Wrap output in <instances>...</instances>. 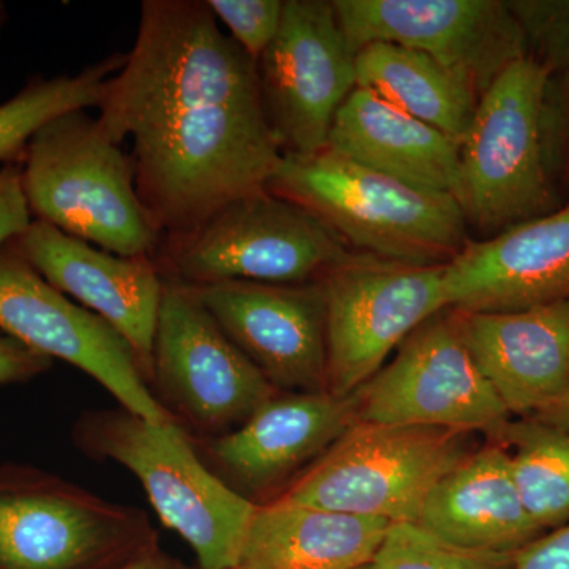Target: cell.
<instances>
[{
	"label": "cell",
	"instance_id": "1",
	"mask_svg": "<svg viewBox=\"0 0 569 569\" xmlns=\"http://www.w3.org/2000/svg\"><path fill=\"white\" fill-rule=\"evenodd\" d=\"M99 121L132 141L134 178L163 239L268 187L282 162L257 63L206 0H144L133 48L110 78Z\"/></svg>",
	"mask_w": 569,
	"mask_h": 569
},
{
	"label": "cell",
	"instance_id": "2",
	"mask_svg": "<svg viewBox=\"0 0 569 569\" xmlns=\"http://www.w3.org/2000/svg\"><path fill=\"white\" fill-rule=\"evenodd\" d=\"M266 189L313 213L353 252L378 260L448 264L473 239L451 194L397 181L328 149L283 153Z\"/></svg>",
	"mask_w": 569,
	"mask_h": 569
},
{
	"label": "cell",
	"instance_id": "3",
	"mask_svg": "<svg viewBox=\"0 0 569 569\" xmlns=\"http://www.w3.org/2000/svg\"><path fill=\"white\" fill-rule=\"evenodd\" d=\"M73 441L89 458L132 471L201 569L239 567L258 505L213 473L181 425H156L126 408H108L81 415Z\"/></svg>",
	"mask_w": 569,
	"mask_h": 569
},
{
	"label": "cell",
	"instance_id": "4",
	"mask_svg": "<svg viewBox=\"0 0 569 569\" xmlns=\"http://www.w3.org/2000/svg\"><path fill=\"white\" fill-rule=\"evenodd\" d=\"M21 182L32 220L122 257L156 258L162 246L132 156L86 110L41 127L22 157Z\"/></svg>",
	"mask_w": 569,
	"mask_h": 569
},
{
	"label": "cell",
	"instance_id": "5",
	"mask_svg": "<svg viewBox=\"0 0 569 569\" xmlns=\"http://www.w3.org/2000/svg\"><path fill=\"white\" fill-rule=\"evenodd\" d=\"M549 77L523 58L479 99L460 141L459 204L471 238H492L565 204L550 176L542 132Z\"/></svg>",
	"mask_w": 569,
	"mask_h": 569
},
{
	"label": "cell",
	"instance_id": "6",
	"mask_svg": "<svg viewBox=\"0 0 569 569\" xmlns=\"http://www.w3.org/2000/svg\"><path fill=\"white\" fill-rule=\"evenodd\" d=\"M358 254L313 213L264 189L224 204L192 233L162 239L153 260L164 277L194 287L320 282Z\"/></svg>",
	"mask_w": 569,
	"mask_h": 569
},
{
	"label": "cell",
	"instance_id": "7",
	"mask_svg": "<svg viewBox=\"0 0 569 569\" xmlns=\"http://www.w3.org/2000/svg\"><path fill=\"white\" fill-rule=\"evenodd\" d=\"M153 546L141 509L37 467L0 466V569H121Z\"/></svg>",
	"mask_w": 569,
	"mask_h": 569
},
{
	"label": "cell",
	"instance_id": "8",
	"mask_svg": "<svg viewBox=\"0 0 569 569\" xmlns=\"http://www.w3.org/2000/svg\"><path fill=\"white\" fill-rule=\"evenodd\" d=\"M468 436L437 427L358 422L277 498L415 523L433 486L471 455Z\"/></svg>",
	"mask_w": 569,
	"mask_h": 569
},
{
	"label": "cell",
	"instance_id": "9",
	"mask_svg": "<svg viewBox=\"0 0 569 569\" xmlns=\"http://www.w3.org/2000/svg\"><path fill=\"white\" fill-rule=\"evenodd\" d=\"M151 388L194 440L233 432L277 389L223 335L190 288L164 277Z\"/></svg>",
	"mask_w": 569,
	"mask_h": 569
},
{
	"label": "cell",
	"instance_id": "10",
	"mask_svg": "<svg viewBox=\"0 0 569 569\" xmlns=\"http://www.w3.org/2000/svg\"><path fill=\"white\" fill-rule=\"evenodd\" d=\"M445 264L413 266L358 254L321 280L328 392L353 396L430 317L448 309Z\"/></svg>",
	"mask_w": 569,
	"mask_h": 569
},
{
	"label": "cell",
	"instance_id": "11",
	"mask_svg": "<svg viewBox=\"0 0 569 569\" xmlns=\"http://www.w3.org/2000/svg\"><path fill=\"white\" fill-rule=\"evenodd\" d=\"M361 425L437 427L493 436L509 421L451 309L425 321L353 396Z\"/></svg>",
	"mask_w": 569,
	"mask_h": 569
},
{
	"label": "cell",
	"instance_id": "12",
	"mask_svg": "<svg viewBox=\"0 0 569 569\" xmlns=\"http://www.w3.org/2000/svg\"><path fill=\"white\" fill-rule=\"evenodd\" d=\"M355 58L332 0H284L279 32L257 62L266 119L283 153L325 151L358 86Z\"/></svg>",
	"mask_w": 569,
	"mask_h": 569
},
{
	"label": "cell",
	"instance_id": "13",
	"mask_svg": "<svg viewBox=\"0 0 569 569\" xmlns=\"http://www.w3.org/2000/svg\"><path fill=\"white\" fill-rule=\"evenodd\" d=\"M0 329L47 358L92 377L138 417L176 422L153 396L132 348L107 321L56 290L13 241L0 246Z\"/></svg>",
	"mask_w": 569,
	"mask_h": 569
},
{
	"label": "cell",
	"instance_id": "14",
	"mask_svg": "<svg viewBox=\"0 0 569 569\" xmlns=\"http://www.w3.org/2000/svg\"><path fill=\"white\" fill-rule=\"evenodd\" d=\"M355 52L391 43L422 52L466 78L479 99L512 63L529 58L508 0H332Z\"/></svg>",
	"mask_w": 569,
	"mask_h": 569
},
{
	"label": "cell",
	"instance_id": "15",
	"mask_svg": "<svg viewBox=\"0 0 569 569\" xmlns=\"http://www.w3.org/2000/svg\"><path fill=\"white\" fill-rule=\"evenodd\" d=\"M187 287L277 391L328 392L326 296L321 280H230Z\"/></svg>",
	"mask_w": 569,
	"mask_h": 569
},
{
	"label": "cell",
	"instance_id": "16",
	"mask_svg": "<svg viewBox=\"0 0 569 569\" xmlns=\"http://www.w3.org/2000/svg\"><path fill=\"white\" fill-rule=\"evenodd\" d=\"M356 425L351 396L277 392L233 432L193 441L231 489L249 500L269 493L271 501Z\"/></svg>",
	"mask_w": 569,
	"mask_h": 569
},
{
	"label": "cell",
	"instance_id": "17",
	"mask_svg": "<svg viewBox=\"0 0 569 569\" xmlns=\"http://www.w3.org/2000/svg\"><path fill=\"white\" fill-rule=\"evenodd\" d=\"M14 244L56 290L119 332L151 383L164 284L157 261L107 252L40 220H32Z\"/></svg>",
	"mask_w": 569,
	"mask_h": 569
},
{
	"label": "cell",
	"instance_id": "18",
	"mask_svg": "<svg viewBox=\"0 0 569 569\" xmlns=\"http://www.w3.org/2000/svg\"><path fill=\"white\" fill-rule=\"evenodd\" d=\"M448 309L512 312L569 299V201L488 239L445 264Z\"/></svg>",
	"mask_w": 569,
	"mask_h": 569
},
{
	"label": "cell",
	"instance_id": "19",
	"mask_svg": "<svg viewBox=\"0 0 569 569\" xmlns=\"http://www.w3.org/2000/svg\"><path fill=\"white\" fill-rule=\"evenodd\" d=\"M452 312L471 358L509 415L533 417L567 395L569 299L512 312Z\"/></svg>",
	"mask_w": 569,
	"mask_h": 569
},
{
	"label": "cell",
	"instance_id": "20",
	"mask_svg": "<svg viewBox=\"0 0 569 569\" xmlns=\"http://www.w3.org/2000/svg\"><path fill=\"white\" fill-rule=\"evenodd\" d=\"M417 526L456 546L482 553H518L541 537L520 498L501 445L467 456L433 486Z\"/></svg>",
	"mask_w": 569,
	"mask_h": 569
},
{
	"label": "cell",
	"instance_id": "21",
	"mask_svg": "<svg viewBox=\"0 0 569 569\" xmlns=\"http://www.w3.org/2000/svg\"><path fill=\"white\" fill-rule=\"evenodd\" d=\"M328 151L459 203L460 142L358 88L337 111Z\"/></svg>",
	"mask_w": 569,
	"mask_h": 569
},
{
	"label": "cell",
	"instance_id": "22",
	"mask_svg": "<svg viewBox=\"0 0 569 569\" xmlns=\"http://www.w3.org/2000/svg\"><path fill=\"white\" fill-rule=\"evenodd\" d=\"M391 523L274 498L258 505L242 569H362L370 567Z\"/></svg>",
	"mask_w": 569,
	"mask_h": 569
},
{
	"label": "cell",
	"instance_id": "23",
	"mask_svg": "<svg viewBox=\"0 0 569 569\" xmlns=\"http://www.w3.org/2000/svg\"><path fill=\"white\" fill-rule=\"evenodd\" d=\"M356 82L385 102L459 142L477 112L479 96L456 71L422 52L391 43L356 51Z\"/></svg>",
	"mask_w": 569,
	"mask_h": 569
},
{
	"label": "cell",
	"instance_id": "24",
	"mask_svg": "<svg viewBox=\"0 0 569 569\" xmlns=\"http://www.w3.org/2000/svg\"><path fill=\"white\" fill-rule=\"evenodd\" d=\"M493 437L507 449L512 479L539 530L569 522V432L535 418L509 421Z\"/></svg>",
	"mask_w": 569,
	"mask_h": 569
},
{
	"label": "cell",
	"instance_id": "25",
	"mask_svg": "<svg viewBox=\"0 0 569 569\" xmlns=\"http://www.w3.org/2000/svg\"><path fill=\"white\" fill-rule=\"evenodd\" d=\"M127 52H112L77 74L33 77L0 103V167L21 163L41 127L66 112L100 107L108 81L122 69Z\"/></svg>",
	"mask_w": 569,
	"mask_h": 569
},
{
	"label": "cell",
	"instance_id": "26",
	"mask_svg": "<svg viewBox=\"0 0 569 569\" xmlns=\"http://www.w3.org/2000/svg\"><path fill=\"white\" fill-rule=\"evenodd\" d=\"M512 553L456 548L413 522L391 523L369 569H515Z\"/></svg>",
	"mask_w": 569,
	"mask_h": 569
},
{
	"label": "cell",
	"instance_id": "27",
	"mask_svg": "<svg viewBox=\"0 0 569 569\" xmlns=\"http://www.w3.org/2000/svg\"><path fill=\"white\" fill-rule=\"evenodd\" d=\"M529 58L549 74L569 71V0H508Z\"/></svg>",
	"mask_w": 569,
	"mask_h": 569
},
{
	"label": "cell",
	"instance_id": "28",
	"mask_svg": "<svg viewBox=\"0 0 569 569\" xmlns=\"http://www.w3.org/2000/svg\"><path fill=\"white\" fill-rule=\"evenodd\" d=\"M213 18L227 28L228 37L254 63L279 32L284 0H206Z\"/></svg>",
	"mask_w": 569,
	"mask_h": 569
},
{
	"label": "cell",
	"instance_id": "29",
	"mask_svg": "<svg viewBox=\"0 0 569 569\" xmlns=\"http://www.w3.org/2000/svg\"><path fill=\"white\" fill-rule=\"evenodd\" d=\"M542 132L550 176L569 201V71L550 74L542 104Z\"/></svg>",
	"mask_w": 569,
	"mask_h": 569
},
{
	"label": "cell",
	"instance_id": "30",
	"mask_svg": "<svg viewBox=\"0 0 569 569\" xmlns=\"http://www.w3.org/2000/svg\"><path fill=\"white\" fill-rule=\"evenodd\" d=\"M32 222L21 182V163L0 167V246L13 241Z\"/></svg>",
	"mask_w": 569,
	"mask_h": 569
},
{
	"label": "cell",
	"instance_id": "31",
	"mask_svg": "<svg viewBox=\"0 0 569 569\" xmlns=\"http://www.w3.org/2000/svg\"><path fill=\"white\" fill-rule=\"evenodd\" d=\"M51 366L50 358L36 353L0 329V387L31 381Z\"/></svg>",
	"mask_w": 569,
	"mask_h": 569
},
{
	"label": "cell",
	"instance_id": "32",
	"mask_svg": "<svg viewBox=\"0 0 569 569\" xmlns=\"http://www.w3.org/2000/svg\"><path fill=\"white\" fill-rule=\"evenodd\" d=\"M515 569H569V522L519 550Z\"/></svg>",
	"mask_w": 569,
	"mask_h": 569
},
{
	"label": "cell",
	"instance_id": "33",
	"mask_svg": "<svg viewBox=\"0 0 569 569\" xmlns=\"http://www.w3.org/2000/svg\"><path fill=\"white\" fill-rule=\"evenodd\" d=\"M121 569H186L181 563H178L167 553L162 552L157 546L146 550L137 559L129 561L126 567Z\"/></svg>",
	"mask_w": 569,
	"mask_h": 569
},
{
	"label": "cell",
	"instance_id": "34",
	"mask_svg": "<svg viewBox=\"0 0 569 569\" xmlns=\"http://www.w3.org/2000/svg\"><path fill=\"white\" fill-rule=\"evenodd\" d=\"M535 419L545 422V425L559 427V429L569 432V391L561 399L553 402L552 406L545 408L539 413L533 415Z\"/></svg>",
	"mask_w": 569,
	"mask_h": 569
},
{
	"label": "cell",
	"instance_id": "35",
	"mask_svg": "<svg viewBox=\"0 0 569 569\" xmlns=\"http://www.w3.org/2000/svg\"><path fill=\"white\" fill-rule=\"evenodd\" d=\"M10 21L9 7L0 0V36L6 31L7 24Z\"/></svg>",
	"mask_w": 569,
	"mask_h": 569
},
{
	"label": "cell",
	"instance_id": "36",
	"mask_svg": "<svg viewBox=\"0 0 569 569\" xmlns=\"http://www.w3.org/2000/svg\"><path fill=\"white\" fill-rule=\"evenodd\" d=\"M234 569H242L241 567L234 568Z\"/></svg>",
	"mask_w": 569,
	"mask_h": 569
},
{
	"label": "cell",
	"instance_id": "37",
	"mask_svg": "<svg viewBox=\"0 0 569 569\" xmlns=\"http://www.w3.org/2000/svg\"><path fill=\"white\" fill-rule=\"evenodd\" d=\"M362 569H367V568H362Z\"/></svg>",
	"mask_w": 569,
	"mask_h": 569
}]
</instances>
